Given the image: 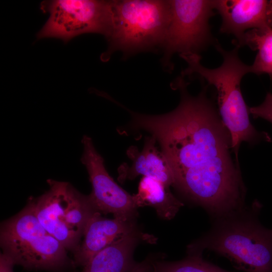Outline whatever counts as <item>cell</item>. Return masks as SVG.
Masks as SVG:
<instances>
[{
  "instance_id": "1",
  "label": "cell",
  "mask_w": 272,
  "mask_h": 272,
  "mask_svg": "<svg viewBox=\"0 0 272 272\" xmlns=\"http://www.w3.org/2000/svg\"><path fill=\"white\" fill-rule=\"evenodd\" d=\"M188 84L181 76L173 83L180 100L171 112L147 115L127 109L131 118L126 128L156 139L173 185L216 218L243 207L244 188L230 154V133L207 96V87L193 96Z\"/></svg>"
},
{
  "instance_id": "2",
  "label": "cell",
  "mask_w": 272,
  "mask_h": 272,
  "mask_svg": "<svg viewBox=\"0 0 272 272\" xmlns=\"http://www.w3.org/2000/svg\"><path fill=\"white\" fill-rule=\"evenodd\" d=\"M258 207H243L217 218L209 232L188 246V253L209 250L246 272H272V230L258 221Z\"/></svg>"
},
{
  "instance_id": "3",
  "label": "cell",
  "mask_w": 272,
  "mask_h": 272,
  "mask_svg": "<svg viewBox=\"0 0 272 272\" xmlns=\"http://www.w3.org/2000/svg\"><path fill=\"white\" fill-rule=\"evenodd\" d=\"M215 47L223 57L220 66L215 69L205 67L200 62L199 54H180L187 63V67L181 72V76L197 77L215 88L219 113L230 133L232 149L237 159L242 142H269L270 138L266 133L258 132L250 121L249 108L244 101L240 87L243 77L250 73V65L240 58L239 48L235 47L226 50L219 44Z\"/></svg>"
},
{
  "instance_id": "4",
  "label": "cell",
  "mask_w": 272,
  "mask_h": 272,
  "mask_svg": "<svg viewBox=\"0 0 272 272\" xmlns=\"http://www.w3.org/2000/svg\"><path fill=\"white\" fill-rule=\"evenodd\" d=\"M111 2V24L107 50L102 55L107 61L120 51L127 57L161 47L171 16L170 1L120 0Z\"/></svg>"
},
{
  "instance_id": "5",
  "label": "cell",
  "mask_w": 272,
  "mask_h": 272,
  "mask_svg": "<svg viewBox=\"0 0 272 272\" xmlns=\"http://www.w3.org/2000/svg\"><path fill=\"white\" fill-rule=\"evenodd\" d=\"M3 253L15 264L30 270L62 271L74 265L67 249L43 227L31 203L1 225Z\"/></svg>"
},
{
  "instance_id": "6",
  "label": "cell",
  "mask_w": 272,
  "mask_h": 272,
  "mask_svg": "<svg viewBox=\"0 0 272 272\" xmlns=\"http://www.w3.org/2000/svg\"><path fill=\"white\" fill-rule=\"evenodd\" d=\"M47 182L49 189L28 201L46 230L67 250L74 252L89 220L97 211L89 195L80 193L70 183L51 179Z\"/></svg>"
},
{
  "instance_id": "7",
  "label": "cell",
  "mask_w": 272,
  "mask_h": 272,
  "mask_svg": "<svg viewBox=\"0 0 272 272\" xmlns=\"http://www.w3.org/2000/svg\"><path fill=\"white\" fill-rule=\"evenodd\" d=\"M169 24L161 47L162 62L168 71L173 54L199 53L218 44L210 26L215 15L214 0H172Z\"/></svg>"
},
{
  "instance_id": "8",
  "label": "cell",
  "mask_w": 272,
  "mask_h": 272,
  "mask_svg": "<svg viewBox=\"0 0 272 272\" xmlns=\"http://www.w3.org/2000/svg\"><path fill=\"white\" fill-rule=\"evenodd\" d=\"M40 9L49 14V18L37 34L38 39L56 38L67 42L86 33L101 34L106 38L109 34L111 1H45Z\"/></svg>"
},
{
  "instance_id": "9",
  "label": "cell",
  "mask_w": 272,
  "mask_h": 272,
  "mask_svg": "<svg viewBox=\"0 0 272 272\" xmlns=\"http://www.w3.org/2000/svg\"><path fill=\"white\" fill-rule=\"evenodd\" d=\"M81 158L88 171L92 190L89 195L95 210L114 217L134 220L137 206L131 195L119 186L107 171L104 159L96 150L92 139L84 135Z\"/></svg>"
},
{
  "instance_id": "10",
  "label": "cell",
  "mask_w": 272,
  "mask_h": 272,
  "mask_svg": "<svg viewBox=\"0 0 272 272\" xmlns=\"http://www.w3.org/2000/svg\"><path fill=\"white\" fill-rule=\"evenodd\" d=\"M269 1L214 0L215 10L220 15V32L234 37L236 47L244 46L245 33L249 30L272 28L267 15Z\"/></svg>"
},
{
  "instance_id": "11",
  "label": "cell",
  "mask_w": 272,
  "mask_h": 272,
  "mask_svg": "<svg viewBox=\"0 0 272 272\" xmlns=\"http://www.w3.org/2000/svg\"><path fill=\"white\" fill-rule=\"evenodd\" d=\"M138 231L135 220L103 217L96 211L89 220L83 237L74 252V265L85 266L97 253L124 235Z\"/></svg>"
},
{
  "instance_id": "12",
  "label": "cell",
  "mask_w": 272,
  "mask_h": 272,
  "mask_svg": "<svg viewBox=\"0 0 272 272\" xmlns=\"http://www.w3.org/2000/svg\"><path fill=\"white\" fill-rule=\"evenodd\" d=\"M157 142L153 136L146 137L141 151L135 146L127 149V155L132 160V164L129 167L123 164L119 167L120 181L132 180L142 175L157 179L169 187L173 185L171 171L165 156L156 147Z\"/></svg>"
},
{
  "instance_id": "13",
  "label": "cell",
  "mask_w": 272,
  "mask_h": 272,
  "mask_svg": "<svg viewBox=\"0 0 272 272\" xmlns=\"http://www.w3.org/2000/svg\"><path fill=\"white\" fill-rule=\"evenodd\" d=\"M138 231L124 235L106 247L84 266L82 272H129L135 263L134 249L141 239Z\"/></svg>"
},
{
  "instance_id": "14",
  "label": "cell",
  "mask_w": 272,
  "mask_h": 272,
  "mask_svg": "<svg viewBox=\"0 0 272 272\" xmlns=\"http://www.w3.org/2000/svg\"><path fill=\"white\" fill-rule=\"evenodd\" d=\"M137 207L151 206L164 219L173 218L183 204L173 195L169 187L155 178L143 176L133 195Z\"/></svg>"
},
{
  "instance_id": "15",
  "label": "cell",
  "mask_w": 272,
  "mask_h": 272,
  "mask_svg": "<svg viewBox=\"0 0 272 272\" xmlns=\"http://www.w3.org/2000/svg\"><path fill=\"white\" fill-rule=\"evenodd\" d=\"M247 45L257 54L250 73L264 74L272 78V28L266 27L249 30L245 33L244 46Z\"/></svg>"
},
{
  "instance_id": "16",
  "label": "cell",
  "mask_w": 272,
  "mask_h": 272,
  "mask_svg": "<svg viewBox=\"0 0 272 272\" xmlns=\"http://www.w3.org/2000/svg\"><path fill=\"white\" fill-rule=\"evenodd\" d=\"M154 272H231L205 260L201 254L189 253L188 256L175 262L156 261L153 264Z\"/></svg>"
},
{
  "instance_id": "17",
  "label": "cell",
  "mask_w": 272,
  "mask_h": 272,
  "mask_svg": "<svg viewBox=\"0 0 272 272\" xmlns=\"http://www.w3.org/2000/svg\"><path fill=\"white\" fill-rule=\"evenodd\" d=\"M249 112L254 118H261L272 123V94L267 93L264 101L257 106L249 108Z\"/></svg>"
},
{
  "instance_id": "18",
  "label": "cell",
  "mask_w": 272,
  "mask_h": 272,
  "mask_svg": "<svg viewBox=\"0 0 272 272\" xmlns=\"http://www.w3.org/2000/svg\"><path fill=\"white\" fill-rule=\"evenodd\" d=\"M15 264L7 255L2 253L0 255V272H14Z\"/></svg>"
},
{
  "instance_id": "19",
  "label": "cell",
  "mask_w": 272,
  "mask_h": 272,
  "mask_svg": "<svg viewBox=\"0 0 272 272\" xmlns=\"http://www.w3.org/2000/svg\"><path fill=\"white\" fill-rule=\"evenodd\" d=\"M151 265L149 260L135 263L129 272H151Z\"/></svg>"
},
{
  "instance_id": "20",
  "label": "cell",
  "mask_w": 272,
  "mask_h": 272,
  "mask_svg": "<svg viewBox=\"0 0 272 272\" xmlns=\"http://www.w3.org/2000/svg\"><path fill=\"white\" fill-rule=\"evenodd\" d=\"M267 15L270 20L272 21V1H269L268 2Z\"/></svg>"
}]
</instances>
